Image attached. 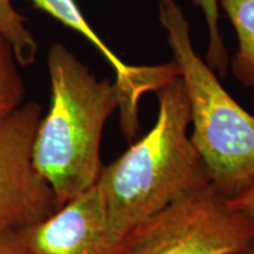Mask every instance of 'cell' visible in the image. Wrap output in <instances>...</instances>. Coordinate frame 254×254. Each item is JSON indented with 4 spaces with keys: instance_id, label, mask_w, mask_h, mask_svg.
I'll return each mask as SVG.
<instances>
[{
    "instance_id": "obj_1",
    "label": "cell",
    "mask_w": 254,
    "mask_h": 254,
    "mask_svg": "<svg viewBox=\"0 0 254 254\" xmlns=\"http://www.w3.org/2000/svg\"><path fill=\"white\" fill-rule=\"evenodd\" d=\"M157 97L154 126L104 167L95 184L111 227L119 237L209 184L187 135L190 106L180 77L160 88Z\"/></svg>"
},
{
    "instance_id": "obj_2",
    "label": "cell",
    "mask_w": 254,
    "mask_h": 254,
    "mask_svg": "<svg viewBox=\"0 0 254 254\" xmlns=\"http://www.w3.org/2000/svg\"><path fill=\"white\" fill-rule=\"evenodd\" d=\"M47 67L51 105L38 125L32 161L59 208L99 179L101 135L119 107V94L116 85L98 80L62 44L51 46Z\"/></svg>"
},
{
    "instance_id": "obj_3",
    "label": "cell",
    "mask_w": 254,
    "mask_h": 254,
    "mask_svg": "<svg viewBox=\"0 0 254 254\" xmlns=\"http://www.w3.org/2000/svg\"><path fill=\"white\" fill-rule=\"evenodd\" d=\"M159 19L180 68L193 125L190 141L208 182L230 200L254 178V117L222 87L192 46L190 26L174 0H158Z\"/></svg>"
},
{
    "instance_id": "obj_4",
    "label": "cell",
    "mask_w": 254,
    "mask_h": 254,
    "mask_svg": "<svg viewBox=\"0 0 254 254\" xmlns=\"http://www.w3.org/2000/svg\"><path fill=\"white\" fill-rule=\"evenodd\" d=\"M253 241V219L208 184L128 232L123 254H234Z\"/></svg>"
},
{
    "instance_id": "obj_5",
    "label": "cell",
    "mask_w": 254,
    "mask_h": 254,
    "mask_svg": "<svg viewBox=\"0 0 254 254\" xmlns=\"http://www.w3.org/2000/svg\"><path fill=\"white\" fill-rule=\"evenodd\" d=\"M41 112L30 101L0 120V228L19 231L57 209L52 189L32 161Z\"/></svg>"
},
{
    "instance_id": "obj_6",
    "label": "cell",
    "mask_w": 254,
    "mask_h": 254,
    "mask_svg": "<svg viewBox=\"0 0 254 254\" xmlns=\"http://www.w3.org/2000/svg\"><path fill=\"white\" fill-rule=\"evenodd\" d=\"M32 254H123L95 185L44 220L18 231Z\"/></svg>"
},
{
    "instance_id": "obj_7",
    "label": "cell",
    "mask_w": 254,
    "mask_h": 254,
    "mask_svg": "<svg viewBox=\"0 0 254 254\" xmlns=\"http://www.w3.org/2000/svg\"><path fill=\"white\" fill-rule=\"evenodd\" d=\"M37 8L46 12L66 27L78 32L101 53L116 72V85L119 94L120 126L128 141L139 128L138 106L141 97L148 92H158L174 79L180 77L176 62L154 66H132L118 58L100 39L87 23L75 0H27Z\"/></svg>"
},
{
    "instance_id": "obj_8",
    "label": "cell",
    "mask_w": 254,
    "mask_h": 254,
    "mask_svg": "<svg viewBox=\"0 0 254 254\" xmlns=\"http://www.w3.org/2000/svg\"><path fill=\"white\" fill-rule=\"evenodd\" d=\"M238 36L232 73L245 86H254V0H219Z\"/></svg>"
},
{
    "instance_id": "obj_9",
    "label": "cell",
    "mask_w": 254,
    "mask_h": 254,
    "mask_svg": "<svg viewBox=\"0 0 254 254\" xmlns=\"http://www.w3.org/2000/svg\"><path fill=\"white\" fill-rule=\"evenodd\" d=\"M0 36L8 41L19 65L24 67L34 63L37 41L25 25L23 15L14 8L12 0H0Z\"/></svg>"
},
{
    "instance_id": "obj_10",
    "label": "cell",
    "mask_w": 254,
    "mask_h": 254,
    "mask_svg": "<svg viewBox=\"0 0 254 254\" xmlns=\"http://www.w3.org/2000/svg\"><path fill=\"white\" fill-rule=\"evenodd\" d=\"M11 45L0 36V120L23 103L25 87Z\"/></svg>"
},
{
    "instance_id": "obj_11",
    "label": "cell",
    "mask_w": 254,
    "mask_h": 254,
    "mask_svg": "<svg viewBox=\"0 0 254 254\" xmlns=\"http://www.w3.org/2000/svg\"><path fill=\"white\" fill-rule=\"evenodd\" d=\"M204 12L208 27V49L206 62L211 68H217L224 75L227 68V52L219 32V0H194Z\"/></svg>"
},
{
    "instance_id": "obj_12",
    "label": "cell",
    "mask_w": 254,
    "mask_h": 254,
    "mask_svg": "<svg viewBox=\"0 0 254 254\" xmlns=\"http://www.w3.org/2000/svg\"><path fill=\"white\" fill-rule=\"evenodd\" d=\"M0 254H32L18 231L0 228Z\"/></svg>"
},
{
    "instance_id": "obj_13",
    "label": "cell",
    "mask_w": 254,
    "mask_h": 254,
    "mask_svg": "<svg viewBox=\"0 0 254 254\" xmlns=\"http://www.w3.org/2000/svg\"><path fill=\"white\" fill-rule=\"evenodd\" d=\"M227 201L232 208L254 220V178L243 192Z\"/></svg>"
},
{
    "instance_id": "obj_14",
    "label": "cell",
    "mask_w": 254,
    "mask_h": 254,
    "mask_svg": "<svg viewBox=\"0 0 254 254\" xmlns=\"http://www.w3.org/2000/svg\"><path fill=\"white\" fill-rule=\"evenodd\" d=\"M234 254H254V241L249 247H247V249L241 251L239 253H234Z\"/></svg>"
},
{
    "instance_id": "obj_15",
    "label": "cell",
    "mask_w": 254,
    "mask_h": 254,
    "mask_svg": "<svg viewBox=\"0 0 254 254\" xmlns=\"http://www.w3.org/2000/svg\"><path fill=\"white\" fill-rule=\"evenodd\" d=\"M253 104H254V99H253Z\"/></svg>"
}]
</instances>
